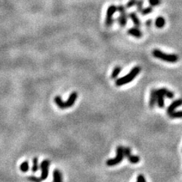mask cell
I'll return each mask as SVG.
<instances>
[{
    "label": "cell",
    "mask_w": 182,
    "mask_h": 182,
    "mask_svg": "<svg viewBox=\"0 0 182 182\" xmlns=\"http://www.w3.org/2000/svg\"><path fill=\"white\" fill-rule=\"evenodd\" d=\"M140 71H141V68L140 66L134 67L128 75H125L124 77L119 78V79H116V85L117 87H122L123 85L131 83L140 74Z\"/></svg>",
    "instance_id": "1"
},
{
    "label": "cell",
    "mask_w": 182,
    "mask_h": 182,
    "mask_svg": "<svg viewBox=\"0 0 182 182\" xmlns=\"http://www.w3.org/2000/svg\"><path fill=\"white\" fill-rule=\"evenodd\" d=\"M153 57L156 58L158 59L163 61L166 62H169V63H176L178 61L179 58L175 54H169L163 52L160 49H155L152 52Z\"/></svg>",
    "instance_id": "2"
},
{
    "label": "cell",
    "mask_w": 182,
    "mask_h": 182,
    "mask_svg": "<svg viewBox=\"0 0 182 182\" xmlns=\"http://www.w3.org/2000/svg\"><path fill=\"white\" fill-rule=\"evenodd\" d=\"M116 153L117 155L113 159H108L106 161V166H115L119 165V163L123 161L125 156H124V147L122 146H119L116 148Z\"/></svg>",
    "instance_id": "3"
},
{
    "label": "cell",
    "mask_w": 182,
    "mask_h": 182,
    "mask_svg": "<svg viewBox=\"0 0 182 182\" xmlns=\"http://www.w3.org/2000/svg\"><path fill=\"white\" fill-rule=\"evenodd\" d=\"M118 10V8L115 5H109L107 11H106V21H105V24H106V27H111L113 23V15L116 13V11Z\"/></svg>",
    "instance_id": "4"
},
{
    "label": "cell",
    "mask_w": 182,
    "mask_h": 182,
    "mask_svg": "<svg viewBox=\"0 0 182 182\" xmlns=\"http://www.w3.org/2000/svg\"><path fill=\"white\" fill-rule=\"evenodd\" d=\"M118 11H119V25H120L122 28H125L127 25V21H128V15L126 13V10H125V7L124 5H120L118 7Z\"/></svg>",
    "instance_id": "5"
},
{
    "label": "cell",
    "mask_w": 182,
    "mask_h": 182,
    "mask_svg": "<svg viewBox=\"0 0 182 182\" xmlns=\"http://www.w3.org/2000/svg\"><path fill=\"white\" fill-rule=\"evenodd\" d=\"M50 166V161L45 159L41 163L40 169H41V180L44 181L48 178L49 175V169Z\"/></svg>",
    "instance_id": "6"
},
{
    "label": "cell",
    "mask_w": 182,
    "mask_h": 182,
    "mask_svg": "<svg viewBox=\"0 0 182 182\" xmlns=\"http://www.w3.org/2000/svg\"><path fill=\"white\" fill-rule=\"evenodd\" d=\"M124 156L128 159V161L132 164H136L140 162V159L139 156L131 154V150L130 147H124Z\"/></svg>",
    "instance_id": "7"
},
{
    "label": "cell",
    "mask_w": 182,
    "mask_h": 182,
    "mask_svg": "<svg viewBox=\"0 0 182 182\" xmlns=\"http://www.w3.org/2000/svg\"><path fill=\"white\" fill-rule=\"evenodd\" d=\"M156 104L158 105L159 108H163L165 106V99H164V93H163V89L160 88L159 90H156Z\"/></svg>",
    "instance_id": "8"
},
{
    "label": "cell",
    "mask_w": 182,
    "mask_h": 182,
    "mask_svg": "<svg viewBox=\"0 0 182 182\" xmlns=\"http://www.w3.org/2000/svg\"><path fill=\"white\" fill-rule=\"evenodd\" d=\"M77 98H78V93L77 92H73V93H71V95L68 97V100L66 102H65V109H68V108H71L75 105V102L77 100Z\"/></svg>",
    "instance_id": "9"
},
{
    "label": "cell",
    "mask_w": 182,
    "mask_h": 182,
    "mask_svg": "<svg viewBox=\"0 0 182 182\" xmlns=\"http://www.w3.org/2000/svg\"><path fill=\"white\" fill-rule=\"evenodd\" d=\"M182 106V99H176V100L173 101L172 103H171L170 106L168 107L167 109V113L168 115L170 113H172V112H174L177 108H178L179 106Z\"/></svg>",
    "instance_id": "10"
},
{
    "label": "cell",
    "mask_w": 182,
    "mask_h": 182,
    "mask_svg": "<svg viewBox=\"0 0 182 182\" xmlns=\"http://www.w3.org/2000/svg\"><path fill=\"white\" fill-rule=\"evenodd\" d=\"M129 17L131 19L132 22L134 23L135 28H139L140 26H141V21H140V18H138L136 13L135 11H131L130 14H129Z\"/></svg>",
    "instance_id": "11"
},
{
    "label": "cell",
    "mask_w": 182,
    "mask_h": 182,
    "mask_svg": "<svg viewBox=\"0 0 182 182\" xmlns=\"http://www.w3.org/2000/svg\"><path fill=\"white\" fill-rule=\"evenodd\" d=\"M128 34L129 35H131V36L134 37L136 38H138V39H140V38H141L142 37H143V33L137 28H132L128 29Z\"/></svg>",
    "instance_id": "12"
},
{
    "label": "cell",
    "mask_w": 182,
    "mask_h": 182,
    "mask_svg": "<svg viewBox=\"0 0 182 182\" xmlns=\"http://www.w3.org/2000/svg\"><path fill=\"white\" fill-rule=\"evenodd\" d=\"M156 97H157V94H156V90L153 89L150 91V107L154 108L155 105L156 104Z\"/></svg>",
    "instance_id": "13"
},
{
    "label": "cell",
    "mask_w": 182,
    "mask_h": 182,
    "mask_svg": "<svg viewBox=\"0 0 182 182\" xmlns=\"http://www.w3.org/2000/svg\"><path fill=\"white\" fill-rule=\"evenodd\" d=\"M62 174L59 169H55L53 172V182H62Z\"/></svg>",
    "instance_id": "14"
},
{
    "label": "cell",
    "mask_w": 182,
    "mask_h": 182,
    "mask_svg": "<svg viewBox=\"0 0 182 182\" xmlns=\"http://www.w3.org/2000/svg\"><path fill=\"white\" fill-rule=\"evenodd\" d=\"M165 25H166V20L163 17L159 16L156 18V21H155V25H156V28H164Z\"/></svg>",
    "instance_id": "15"
},
{
    "label": "cell",
    "mask_w": 182,
    "mask_h": 182,
    "mask_svg": "<svg viewBox=\"0 0 182 182\" xmlns=\"http://www.w3.org/2000/svg\"><path fill=\"white\" fill-rule=\"evenodd\" d=\"M54 101H55V104H56V106H58V107L59 108V109H65V102H63V100H62V99H61V97L59 96H56L55 97V99H54Z\"/></svg>",
    "instance_id": "16"
},
{
    "label": "cell",
    "mask_w": 182,
    "mask_h": 182,
    "mask_svg": "<svg viewBox=\"0 0 182 182\" xmlns=\"http://www.w3.org/2000/svg\"><path fill=\"white\" fill-rule=\"evenodd\" d=\"M122 70V67L119 66V65L115 67L112 72V75H111V78H112V79H116V78H118V76L119 75V74L121 73Z\"/></svg>",
    "instance_id": "17"
},
{
    "label": "cell",
    "mask_w": 182,
    "mask_h": 182,
    "mask_svg": "<svg viewBox=\"0 0 182 182\" xmlns=\"http://www.w3.org/2000/svg\"><path fill=\"white\" fill-rule=\"evenodd\" d=\"M169 118L171 119H182V111H178V112H172V113L169 114Z\"/></svg>",
    "instance_id": "18"
},
{
    "label": "cell",
    "mask_w": 182,
    "mask_h": 182,
    "mask_svg": "<svg viewBox=\"0 0 182 182\" xmlns=\"http://www.w3.org/2000/svg\"><path fill=\"white\" fill-rule=\"evenodd\" d=\"M39 169V163H38V158L34 157L33 159V166H32V172L34 173L37 172Z\"/></svg>",
    "instance_id": "19"
},
{
    "label": "cell",
    "mask_w": 182,
    "mask_h": 182,
    "mask_svg": "<svg viewBox=\"0 0 182 182\" xmlns=\"http://www.w3.org/2000/svg\"><path fill=\"white\" fill-rule=\"evenodd\" d=\"M20 169L22 172H28L29 170V163L28 161L23 162L20 166Z\"/></svg>",
    "instance_id": "20"
},
{
    "label": "cell",
    "mask_w": 182,
    "mask_h": 182,
    "mask_svg": "<svg viewBox=\"0 0 182 182\" xmlns=\"http://www.w3.org/2000/svg\"><path fill=\"white\" fill-rule=\"evenodd\" d=\"M163 93H164V96H166V97H167L168 99H173L175 96L174 93L172 92L171 90H169L168 89H166V88H163Z\"/></svg>",
    "instance_id": "21"
},
{
    "label": "cell",
    "mask_w": 182,
    "mask_h": 182,
    "mask_svg": "<svg viewBox=\"0 0 182 182\" xmlns=\"http://www.w3.org/2000/svg\"><path fill=\"white\" fill-rule=\"evenodd\" d=\"M153 7L149 6V7H146V8H143V9L141 10V11H140V13H141L142 15H147L151 14L152 12H153Z\"/></svg>",
    "instance_id": "22"
},
{
    "label": "cell",
    "mask_w": 182,
    "mask_h": 182,
    "mask_svg": "<svg viewBox=\"0 0 182 182\" xmlns=\"http://www.w3.org/2000/svg\"><path fill=\"white\" fill-rule=\"evenodd\" d=\"M148 2L152 7L157 6L161 4V0H148Z\"/></svg>",
    "instance_id": "23"
},
{
    "label": "cell",
    "mask_w": 182,
    "mask_h": 182,
    "mask_svg": "<svg viewBox=\"0 0 182 182\" xmlns=\"http://www.w3.org/2000/svg\"><path fill=\"white\" fill-rule=\"evenodd\" d=\"M136 5V10L140 12V11H141V10L143 9V0H137Z\"/></svg>",
    "instance_id": "24"
},
{
    "label": "cell",
    "mask_w": 182,
    "mask_h": 182,
    "mask_svg": "<svg viewBox=\"0 0 182 182\" xmlns=\"http://www.w3.org/2000/svg\"><path fill=\"white\" fill-rule=\"evenodd\" d=\"M136 2H137V0H129L128 2H127V4H126V8H132L133 6L136 5Z\"/></svg>",
    "instance_id": "25"
},
{
    "label": "cell",
    "mask_w": 182,
    "mask_h": 182,
    "mask_svg": "<svg viewBox=\"0 0 182 182\" xmlns=\"http://www.w3.org/2000/svg\"><path fill=\"white\" fill-rule=\"evenodd\" d=\"M28 180L30 181L31 182H41V178H40L37 177V176H29V177L28 178Z\"/></svg>",
    "instance_id": "26"
},
{
    "label": "cell",
    "mask_w": 182,
    "mask_h": 182,
    "mask_svg": "<svg viewBox=\"0 0 182 182\" xmlns=\"http://www.w3.org/2000/svg\"><path fill=\"white\" fill-rule=\"evenodd\" d=\"M137 182H146V179H145L144 176L143 175L140 174L137 176Z\"/></svg>",
    "instance_id": "27"
},
{
    "label": "cell",
    "mask_w": 182,
    "mask_h": 182,
    "mask_svg": "<svg viewBox=\"0 0 182 182\" xmlns=\"http://www.w3.org/2000/svg\"><path fill=\"white\" fill-rule=\"evenodd\" d=\"M152 23H153L152 20L151 19H149V20H147V21H146V23H145V25H146V27H148V28H150V27L152 25Z\"/></svg>",
    "instance_id": "28"
},
{
    "label": "cell",
    "mask_w": 182,
    "mask_h": 182,
    "mask_svg": "<svg viewBox=\"0 0 182 182\" xmlns=\"http://www.w3.org/2000/svg\"><path fill=\"white\" fill-rule=\"evenodd\" d=\"M136 182H137V181H136Z\"/></svg>",
    "instance_id": "29"
}]
</instances>
